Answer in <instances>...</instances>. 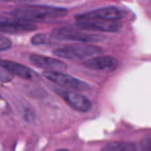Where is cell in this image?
<instances>
[{"label": "cell", "instance_id": "3957f363", "mask_svg": "<svg viewBox=\"0 0 151 151\" xmlns=\"http://www.w3.org/2000/svg\"><path fill=\"white\" fill-rule=\"evenodd\" d=\"M51 38L57 40H69L79 42H97L104 40V36L82 31V29H76L73 27L55 28L51 33Z\"/></svg>", "mask_w": 151, "mask_h": 151}, {"label": "cell", "instance_id": "2e32d148", "mask_svg": "<svg viewBox=\"0 0 151 151\" xmlns=\"http://www.w3.org/2000/svg\"><path fill=\"white\" fill-rule=\"evenodd\" d=\"M12 48V42L7 37L0 35V51H5Z\"/></svg>", "mask_w": 151, "mask_h": 151}, {"label": "cell", "instance_id": "30bf717a", "mask_svg": "<svg viewBox=\"0 0 151 151\" xmlns=\"http://www.w3.org/2000/svg\"><path fill=\"white\" fill-rule=\"evenodd\" d=\"M36 30V26L33 23L22 21H0V32L11 34L27 33Z\"/></svg>", "mask_w": 151, "mask_h": 151}, {"label": "cell", "instance_id": "52a82bcc", "mask_svg": "<svg viewBox=\"0 0 151 151\" xmlns=\"http://www.w3.org/2000/svg\"><path fill=\"white\" fill-rule=\"evenodd\" d=\"M76 25L79 29L101 32H116L121 27L118 21L105 20H77Z\"/></svg>", "mask_w": 151, "mask_h": 151}, {"label": "cell", "instance_id": "9c48e42d", "mask_svg": "<svg viewBox=\"0 0 151 151\" xmlns=\"http://www.w3.org/2000/svg\"><path fill=\"white\" fill-rule=\"evenodd\" d=\"M83 65L87 68L94 70L111 71L115 70L118 66V61L112 56H94L83 62Z\"/></svg>", "mask_w": 151, "mask_h": 151}, {"label": "cell", "instance_id": "7a4b0ae2", "mask_svg": "<svg viewBox=\"0 0 151 151\" xmlns=\"http://www.w3.org/2000/svg\"><path fill=\"white\" fill-rule=\"evenodd\" d=\"M53 53L59 58L75 60V59H86L88 57L99 55L103 53V49L96 45L82 42V44L69 45L55 49Z\"/></svg>", "mask_w": 151, "mask_h": 151}, {"label": "cell", "instance_id": "7c38bea8", "mask_svg": "<svg viewBox=\"0 0 151 151\" xmlns=\"http://www.w3.org/2000/svg\"><path fill=\"white\" fill-rule=\"evenodd\" d=\"M137 147L130 142H113L106 145L101 151H136Z\"/></svg>", "mask_w": 151, "mask_h": 151}, {"label": "cell", "instance_id": "6da1fadb", "mask_svg": "<svg viewBox=\"0 0 151 151\" xmlns=\"http://www.w3.org/2000/svg\"><path fill=\"white\" fill-rule=\"evenodd\" d=\"M12 16L22 22H51L67 15V9L63 7L47 5H24L12 11Z\"/></svg>", "mask_w": 151, "mask_h": 151}, {"label": "cell", "instance_id": "9a60e30c", "mask_svg": "<svg viewBox=\"0 0 151 151\" xmlns=\"http://www.w3.org/2000/svg\"><path fill=\"white\" fill-rule=\"evenodd\" d=\"M137 151H151V137L143 139Z\"/></svg>", "mask_w": 151, "mask_h": 151}, {"label": "cell", "instance_id": "5bb4252c", "mask_svg": "<svg viewBox=\"0 0 151 151\" xmlns=\"http://www.w3.org/2000/svg\"><path fill=\"white\" fill-rule=\"evenodd\" d=\"M14 76L12 75L11 73L6 70L2 65L0 64V82L1 83H7V82H11L13 80Z\"/></svg>", "mask_w": 151, "mask_h": 151}, {"label": "cell", "instance_id": "4fadbf2b", "mask_svg": "<svg viewBox=\"0 0 151 151\" xmlns=\"http://www.w3.org/2000/svg\"><path fill=\"white\" fill-rule=\"evenodd\" d=\"M50 38H51V36H49L48 34H45V33L36 34V35H34L33 37H32L31 42L33 45H36V46L50 44Z\"/></svg>", "mask_w": 151, "mask_h": 151}, {"label": "cell", "instance_id": "277c9868", "mask_svg": "<svg viewBox=\"0 0 151 151\" xmlns=\"http://www.w3.org/2000/svg\"><path fill=\"white\" fill-rule=\"evenodd\" d=\"M49 81L59 85L66 90H76V91H85L89 89V85L73 76H68L63 73L62 71H51L46 70L42 75Z\"/></svg>", "mask_w": 151, "mask_h": 151}, {"label": "cell", "instance_id": "ba28073f", "mask_svg": "<svg viewBox=\"0 0 151 151\" xmlns=\"http://www.w3.org/2000/svg\"><path fill=\"white\" fill-rule=\"evenodd\" d=\"M29 60L35 66L51 71H62L66 69V64L59 59H54L48 56H42L38 54H31Z\"/></svg>", "mask_w": 151, "mask_h": 151}, {"label": "cell", "instance_id": "5b68a950", "mask_svg": "<svg viewBox=\"0 0 151 151\" xmlns=\"http://www.w3.org/2000/svg\"><path fill=\"white\" fill-rule=\"evenodd\" d=\"M54 90L61 99H63V101L67 105H69L76 111L85 113V112H88L91 109V106H92L91 101L81 93L75 92L73 90H66V89L59 88H55Z\"/></svg>", "mask_w": 151, "mask_h": 151}, {"label": "cell", "instance_id": "e0dca14e", "mask_svg": "<svg viewBox=\"0 0 151 151\" xmlns=\"http://www.w3.org/2000/svg\"><path fill=\"white\" fill-rule=\"evenodd\" d=\"M56 151H69V150H67V149H58Z\"/></svg>", "mask_w": 151, "mask_h": 151}, {"label": "cell", "instance_id": "8992f818", "mask_svg": "<svg viewBox=\"0 0 151 151\" xmlns=\"http://www.w3.org/2000/svg\"><path fill=\"white\" fill-rule=\"evenodd\" d=\"M125 16L122 9L114 6L103 7L93 12L84 13L76 16L77 20H105V21H118Z\"/></svg>", "mask_w": 151, "mask_h": 151}, {"label": "cell", "instance_id": "8fae6325", "mask_svg": "<svg viewBox=\"0 0 151 151\" xmlns=\"http://www.w3.org/2000/svg\"><path fill=\"white\" fill-rule=\"evenodd\" d=\"M0 64L13 76H17V77L25 79V80H32L35 77V73H33L32 69L21 64V63L11 60H0Z\"/></svg>", "mask_w": 151, "mask_h": 151}]
</instances>
